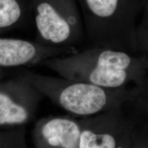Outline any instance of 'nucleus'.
Wrapping results in <instances>:
<instances>
[{"instance_id": "1", "label": "nucleus", "mask_w": 148, "mask_h": 148, "mask_svg": "<svg viewBox=\"0 0 148 148\" xmlns=\"http://www.w3.org/2000/svg\"><path fill=\"white\" fill-rule=\"evenodd\" d=\"M45 65L59 76L110 89L127 88L139 80L147 69L144 54L98 47L47 60Z\"/></svg>"}, {"instance_id": "2", "label": "nucleus", "mask_w": 148, "mask_h": 148, "mask_svg": "<svg viewBox=\"0 0 148 148\" xmlns=\"http://www.w3.org/2000/svg\"><path fill=\"white\" fill-rule=\"evenodd\" d=\"M82 1L92 47L138 53L136 30L147 0Z\"/></svg>"}, {"instance_id": "3", "label": "nucleus", "mask_w": 148, "mask_h": 148, "mask_svg": "<svg viewBox=\"0 0 148 148\" xmlns=\"http://www.w3.org/2000/svg\"><path fill=\"white\" fill-rule=\"evenodd\" d=\"M44 97L72 115L86 117L122 108L129 87L110 89L88 82L23 71Z\"/></svg>"}, {"instance_id": "4", "label": "nucleus", "mask_w": 148, "mask_h": 148, "mask_svg": "<svg viewBox=\"0 0 148 148\" xmlns=\"http://www.w3.org/2000/svg\"><path fill=\"white\" fill-rule=\"evenodd\" d=\"M79 148H125L136 130L121 108L79 119Z\"/></svg>"}, {"instance_id": "5", "label": "nucleus", "mask_w": 148, "mask_h": 148, "mask_svg": "<svg viewBox=\"0 0 148 148\" xmlns=\"http://www.w3.org/2000/svg\"><path fill=\"white\" fill-rule=\"evenodd\" d=\"M43 97L21 75L0 81V127L24 126L34 118Z\"/></svg>"}, {"instance_id": "6", "label": "nucleus", "mask_w": 148, "mask_h": 148, "mask_svg": "<svg viewBox=\"0 0 148 148\" xmlns=\"http://www.w3.org/2000/svg\"><path fill=\"white\" fill-rule=\"evenodd\" d=\"M79 119L71 116H47L35 123L32 131L34 148H79Z\"/></svg>"}, {"instance_id": "7", "label": "nucleus", "mask_w": 148, "mask_h": 148, "mask_svg": "<svg viewBox=\"0 0 148 148\" xmlns=\"http://www.w3.org/2000/svg\"><path fill=\"white\" fill-rule=\"evenodd\" d=\"M36 27L46 41L57 45H68L77 40L80 33L76 16L63 15L50 3L39 4L37 8Z\"/></svg>"}, {"instance_id": "8", "label": "nucleus", "mask_w": 148, "mask_h": 148, "mask_svg": "<svg viewBox=\"0 0 148 148\" xmlns=\"http://www.w3.org/2000/svg\"><path fill=\"white\" fill-rule=\"evenodd\" d=\"M40 49L27 40L0 38V68L25 66L37 62Z\"/></svg>"}, {"instance_id": "9", "label": "nucleus", "mask_w": 148, "mask_h": 148, "mask_svg": "<svg viewBox=\"0 0 148 148\" xmlns=\"http://www.w3.org/2000/svg\"><path fill=\"white\" fill-rule=\"evenodd\" d=\"M121 109L136 127L148 132V68L139 80L129 87Z\"/></svg>"}, {"instance_id": "10", "label": "nucleus", "mask_w": 148, "mask_h": 148, "mask_svg": "<svg viewBox=\"0 0 148 148\" xmlns=\"http://www.w3.org/2000/svg\"><path fill=\"white\" fill-rule=\"evenodd\" d=\"M0 148H31L27 145L25 127L0 130Z\"/></svg>"}, {"instance_id": "11", "label": "nucleus", "mask_w": 148, "mask_h": 148, "mask_svg": "<svg viewBox=\"0 0 148 148\" xmlns=\"http://www.w3.org/2000/svg\"><path fill=\"white\" fill-rule=\"evenodd\" d=\"M20 16L21 8L16 0H0V28L12 25Z\"/></svg>"}, {"instance_id": "12", "label": "nucleus", "mask_w": 148, "mask_h": 148, "mask_svg": "<svg viewBox=\"0 0 148 148\" xmlns=\"http://www.w3.org/2000/svg\"><path fill=\"white\" fill-rule=\"evenodd\" d=\"M138 52L142 54L148 53V0L140 18L136 30Z\"/></svg>"}, {"instance_id": "13", "label": "nucleus", "mask_w": 148, "mask_h": 148, "mask_svg": "<svg viewBox=\"0 0 148 148\" xmlns=\"http://www.w3.org/2000/svg\"><path fill=\"white\" fill-rule=\"evenodd\" d=\"M138 129H139V128H138ZM140 134H141V137H142L141 130H140ZM135 139H136V145H133V146L131 145V147H129V148H148V143H147V144L144 143L143 137H142V138H140V143H138V141H137V140H136V132H135Z\"/></svg>"}, {"instance_id": "14", "label": "nucleus", "mask_w": 148, "mask_h": 148, "mask_svg": "<svg viewBox=\"0 0 148 148\" xmlns=\"http://www.w3.org/2000/svg\"><path fill=\"white\" fill-rule=\"evenodd\" d=\"M145 56H146V58H147V68H148V53L147 54H145Z\"/></svg>"}]
</instances>
